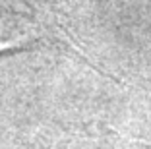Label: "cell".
I'll use <instances>...</instances> for the list:
<instances>
[{"label":"cell","instance_id":"1","mask_svg":"<svg viewBox=\"0 0 151 149\" xmlns=\"http://www.w3.org/2000/svg\"><path fill=\"white\" fill-rule=\"evenodd\" d=\"M62 33L43 0H0V53L58 45Z\"/></svg>","mask_w":151,"mask_h":149}]
</instances>
